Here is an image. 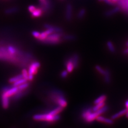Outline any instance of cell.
Returning <instances> with one entry per match:
<instances>
[{
    "mask_svg": "<svg viewBox=\"0 0 128 128\" xmlns=\"http://www.w3.org/2000/svg\"><path fill=\"white\" fill-rule=\"evenodd\" d=\"M33 119L37 121H43L49 123H54L59 121L61 119L60 114L51 115L48 113L37 114L33 116Z\"/></svg>",
    "mask_w": 128,
    "mask_h": 128,
    "instance_id": "6da1fadb",
    "label": "cell"
},
{
    "mask_svg": "<svg viewBox=\"0 0 128 128\" xmlns=\"http://www.w3.org/2000/svg\"><path fill=\"white\" fill-rule=\"evenodd\" d=\"M109 110V107L107 105H104V107L101 108L99 110L96 111V112H92L89 114L87 116V117L84 119V121L87 123H91L93 122L95 120H96V118L99 116L101 115Z\"/></svg>",
    "mask_w": 128,
    "mask_h": 128,
    "instance_id": "7a4b0ae2",
    "label": "cell"
},
{
    "mask_svg": "<svg viewBox=\"0 0 128 128\" xmlns=\"http://www.w3.org/2000/svg\"><path fill=\"white\" fill-rule=\"evenodd\" d=\"M40 66V62L37 61H34L29 66L28 73V81H32L34 79V76L37 74L38 72V69Z\"/></svg>",
    "mask_w": 128,
    "mask_h": 128,
    "instance_id": "3957f363",
    "label": "cell"
},
{
    "mask_svg": "<svg viewBox=\"0 0 128 128\" xmlns=\"http://www.w3.org/2000/svg\"><path fill=\"white\" fill-rule=\"evenodd\" d=\"M30 91V88L28 87L27 89L22 90V91H18L13 96L10 97H12V100L14 101H18V100L22 98L23 96H25L28 94Z\"/></svg>",
    "mask_w": 128,
    "mask_h": 128,
    "instance_id": "277c9868",
    "label": "cell"
},
{
    "mask_svg": "<svg viewBox=\"0 0 128 128\" xmlns=\"http://www.w3.org/2000/svg\"><path fill=\"white\" fill-rule=\"evenodd\" d=\"M64 65L65 67L66 68V70L68 71L69 73H70L73 72L74 69V68L73 63L72 56H69L68 58L65 60Z\"/></svg>",
    "mask_w": 128,
    "mask_h": 128,
    "instance_id": "5b68a950",
    "label": "cell"
},
{
    "mask_svg": "<svg viewBox=\"0 0 128 128\" xmlns=\"http://www.w3.org/2000/svg\"><path fill=\"white\" fill-rule=\"evenodd\" d=\"M96 120L100 122L104 123L108 125H113L114 124V120L111 118H106L102 115H99L96 118Z\"/></svg>",
    "mask_w": 128,
    "mask_h": 128,
    "instance_id": "8992f818",
    "label": "cell"
},
{
    "mask_svg": "<svg viewBox=\"0 0 128 128\" xmlns=\"http://www.w3.org/2000/svg\"><path fill=\"white\" fill-rule=\"evenodd\" d=\"M63 40V39L62 38H46L43 40L41 41V42L44 43L45 44H59L60 42H61Z\"/></svg>",
    "mask_w": 128,
    "mask_h": 128,
    "instance_id": "52a82bcc",
    "label": "cell"
},
{
    "mask_svg": "<svg viewBox=\"0 0 128 128\" xmlns=\"http://www.w3.org/2000/svg\"><path fill=\"white\" fill-rule=\"evenodd\" d=\"M72 18V6L71 4H68L66 6V18L68 21H71Z\"/></svg>",
    "mask_w": 128,
    "mask_h": 128,
    "instance_id": "ba28073f",
    "label": "cell"
},
{
    "mask_svg": "<svg viewBox=\"0 0 128 128\" xmlns=\"http://www.w3.org/2000/svg\"><path fill=\"white\" fill-rule=\"evenodd\" d=\"M2 104L4 109H7L9 108L10 104L9 97L6 96L4 94H2Z\"/></svg>",
    "mask_w": 128,
    "mask_h": 128,
    "instance_id": "9c48e42d",
    "label": "cell"
},
{
    "mask_svg": "<svg viewBox=\"0 0 128 128\" xmlns=\"http://www.w3.org/2000/svg\"><path fill=\"white\" fill-rule=\"evenodd\" d=\"M18 91V87L12 86L11 88H10L8 91L5 92H2V93L4 94L6 96L10 98V97L13 96L14 94H15Z\"/></svg>",
    "mask_w": 128,
    "mask_h": 128,
    "instance_id": "30bf717a",
    "label": "cell"
},
{
    "mask_svg": "<svg viewBox=\"0 0 128 128\" xmlns=\"http://www.w3.org/2000/svg\"><path fill=\"white\" fill-rule=\"evenodd\" d=\"M127 111V109H124L122 110H120V111L118 112L115 114H114L112 115L111 116V119H112L113 120L119 119L120 117L123 116L124 115H125Z\"/></svg>",
    "mask_w": 128,
    "mask_h": 128,
    "instance_id": "8fae6325",
    "label": "cell"
},
{
    "mask_svg": "<svg viewBox=\"0 0 128 128\" xmlns=\"http://www.w3.org/2000/svg\"><path fill=\"white\" fill-rule=\"evenodd\" d=\"M44 27L47 29H51L54 32H58V33H62L63 32V30L61 28L52 26L50 24H46L44 25Z\"/></svg>",
    "mask_w": 128,
    "mask_h": 128,
    "instance_id": "7c38bea8",
    "label": "cell"
},
{
    "mask_svg": "<svg viewBox=\"0 0 128 128\" xmlns=\"http://www.w3.org/2000/svg\"><path fill=\"white\" fill-rule=\"evenodd\" d=\"M105 72L104 76V79L105 83L107 84H109L111 82V74L110 71L108 69H105Z\"/></svg>",
    "mask_w": 128,
    "mask_h": 128,
    "instance_id": "4fadbf2b",
    "label": "cell"
},
{
    "mask_svg": "<svg viewBox=\"0 0 128 128\" xmlns=\"http://www.w3.org/2000/svg\"><path fill=\"white\" fill-rule=\"evenodd\" d=\"M64 108H63L61 106H58V107H56L54 109H52L50 111H49L48 113L49 114H50L51 115L60 114V113H61L64 110Z\"/></svg>",
    "mask_w": 128,
    "mask_h": 128,
    "instance_id": "5bb4252c",
    "label": "cell"
},
{
    "mask_svg": "<svg viewBox=\"0 0 128 128\" xmlns=\"http://www.w3.org/2000/svg\"><path fill=\"white\" fill-rule=\"evenodd\" d=\"M72 56L73 58V63L74 68H77L79 66V56L76 53H74Z\"/></svg>",
    "mask_w": 128,
    "mask_h": 128,
    "instance_id": "9a60e30c",
    "label": "cell"
},
{
    "mask_svg": "<svg viewBox=\"0 0 128 128\" xmlns=\"http://www.w3.org/2000/svg\"><path fill=\"white\" fill-rule=\"evenodd\" d=\"M120 10V8L119 6H117L114 9L111 10H108L107 12H106L104 14L105 16L106 17H110L113 15H114V14L119 12Z\"/></svg>",
    "mask_w": 128,
    "mask_h": 128,
    "instance_id": "2e32d148",
    "label": "cell"
},
{
    "mask_svg": "<svg viewBox=\"0 0 128 128\" xmlns=\"http://www.w3.org/2000/svg\"><path fill=\"white\" fill-rule=\"evenodd\" d=\"M43 12L41 8H36V10L32 13V16L34 18L40 17L42 15Z\"/></svg>",
    "mask_w": 128,
    "mask_h": 128,
    "instance_id": "e0dca14e",
    "label": "cell"
},
{
    "mask_svg": "<svg viewBox=\"0 0 128 128\" xmlns=\"http://www.w3.org/2000/svg\"><path fill=\"white\" fill-rule=\"evenodd\" d=\"M107 99V96L105 94H102L100 96L97 98L94 101V104H96L102 102H105Z\"/></svg>",
    "mask_w": 128,
    "mask_h": 128,
    "instance_id": "ac0fdd59",
    "label": "cell"
},
{
    "mask_svg": "<svg viewBox=\"0 0 128 128\" xmlns=\"http://www.w3.org/2000/svg\"><path fill=\"white\" fill-rule=\"evenodd\" d=\"M92 112V108H87L82 110L81 114V117L82 119H85L88 115Z\"/></svg>",
    "mask_w": 128,
    "mask_h": 128,
    "instance_id": "d6986e66",
    "label": "cell"
},
{
    "mask_svg": "<svg viewBox=\"0 0 128 128\" xmlns=\"http://www.w3.org/2000/svg\"><path fill=\"white\" fill-rule=\"evenodd\" d=\"M23 76L22 75V74H20L16 76H14V77L10 78L9 79V82L10 83H14V82L18 81V80L23 78Z\"/></svg>",
    "mask_w": 128,
    "mask_h": 128,
    "instance_id": "ffe728a7",
    "label": "cell"
},
{
    "mask_svg": "<svg viewBox=\"0 0 128 128\" xmlns=\"http://www.w3.org/2000/svg\"><path fill=\"white\" fill-rule=\"evenodd\" d=\"M63 40H74L76 39V36L74 35H65L64 34L62 38Z\"/></svg>",
    "mask_w": 128,
    "mask_h": 128,
    "instance_id": "44dd1931",
    "label": "cell"
},
{
    "mask_svg": "<svg viewBox=\"0 0 128 128\" xmlns=\"http://www.w3.org/2000/svg\"><path fill=\"white\" fill-rule=\"evenodd\" d=\"M105 105V102H101L98 104H95V105L92 107V109L93 112H96L98 110H99L100 109H101V108H102V107H104Z\"/></svg>",
    "mask_w": 128,
    "mask_h": 128,
    "instance_id": "7402d4cb",
    "label": "cell"
},
{
    "mask_svg": "<svg viewBox=\"0 0 128 128\" xmlns=\"http://www.w3.org/2000/svg\"><path fill=\"white\" fill-rule=\"evenodd\" d=\"M86 14V9H84V8L81 9L78 12V15H77L78 18L80 19V20L82 19L84 17Z\"/></svg>",
    "mask_w": 128,
    "mask_h": 128,
    "instance_id": "603a6c76",
    "label": "cell"
},
{
    "mask_svg": "<svg viewBox=\"0 0 128 128\" xmlns=\"http://www.w3.org/2000/svg\"><path fill=\"white\" fill-rule=\"evenodd\" d=\"M30 82H27L25 83H23L22 84H20V86H18V91H22V90H25V89H27L28 88L30 87Z\"/></svg>",
    "mask_w": 128,
    "mask_h": 128,
    "instance_id": "cb8c5ba5",
    "label": "cell"
},
{
    "mask_svg": "<svg viewBox=\"0 0 128 128\" xmlns=\"http://www.w3.org/2000/svg\"><path fill=\"white\" fill-rule=\"evenodd\" d=\"M107 46L110 52L114 53L115 52V49L111 41H108L107 42Z\"/></svg>",
    "mask_w": 128,
    "mask_h": 128,
    "instance_id": "d4e9b609",
    "label": "cell"
},
{
    "mask_svg": "<svg viewBox=\"0 0 128 128\" xmlns=\"http://www.w3.org/2000/svg\"><path fill=\"white\" fill-rule=\"evenodd\" d=\"M27 82H28V80L23 78H22V79L18 80V81H16V82L13 83L12 86H17L18 87V86H20V84H22L23 83Z\"/></svg>",
    "mask_w": 128,
    "mask_h": 128,
    "instance_id": "484cf974",
    "label": "cell"
},
{
    "mask_svg": "<svg viewBox=\"0 0 128 128\" xmlns=\"http://www.w3.org/2000/svg\"><path fill=\"white\" fill-rule=\"evenodd\" d=\"M7 50L8 52L12 55H15V54H16L17 53V49L13 46H9L7 48Z\"/></svg>",
    "mask_w": 128,
    "mask_h": 128,
    "instance_id": "4316f807",
    "label": "cell"
},
{
    "mask_svg": "<svg viewBox=\"0 0 128 128\" xmlns=\"http://www.w3.org/2000/svg\"><path fill=\"white\" fill-rule=\"evenodd\" d=\"M95 68L99 73L101 74L103 76H104L105 72V69L102 68L101 66L99 65H96L95 66Z\"/></svg>",
    "mask_w": 128,
    "mask_h": 128,
    "instance_id": "83f0119b",
    "label": "cell"
},
{
    "mask_svg": "<svg viewBox=\"0 0 128 128\" xmlns=\"http://www.w3.org/2000/svg\"><path fill=\"white\" fill-rule=\"evenodd\" d=\"M47 37H48V35H46V34L45 33V32H41V33L40 34V36L37 39L39 41H41L43 40H45Z\"/></svg>",
    "mask_w": 128,
    "mask_h": 128,
    "instance_id": "f1b7e54d",
    "label": "cell"
},
{
    "mask_svg": "<svg viewBox=\"0 0 128 128\" xmlns=\"http://www.w3.org/2000/svg\"><path fill=\"white\" fill-rule=\"evenodd\" d=\"M68 72L66 70H64L60 74V77L62 79H65L68 76Z\"/></svg>",
    "mask_w": 128,
    "mask_h": 128,
    "instance_id": "f546056e",
    "label": "cell"
},
{
    "mask_svg": "<svg viewBox=\"0 0 128 128\" xmlns=\"http://www.w3.org/2000/svg\"><path fill=\"white\" fill-rule=\"evenodd\" d=\"M22 75L23 76V78L26 79L28 81V71L26 69L24 68L22 70Z\"/></svg>",
    "mask_w": 128,
    "mask_h": 128,
    "instance_id": "4dcf8cb0",
    "label": "cell"
},
{
    "mask_svg": "<svg viewBox=\"0 0 128 128\" xmlns=\"http://www.w3.org/2000/svg\"><path fill=\"white\" fill-rule=\"evenodd\" d=\"M104 1L108 4L112 5V6H116V2L112 1V0H104Z\"/></svg>",
    "mask_w": 128,
    "mask_h": 128,
    "instance_id": "1f68e13d",
    "label": "cell"
},
{
    "mask_svg": "<svg viewBox=\"0 0 128 128\" xmlns=\"http://www.w3.org/2000/svg\"><path fill=\"white\" fill-rule=\"evenodd\" d=\"M36 9V7L34 5H30L28 7V10L31 14Z\"/></svg>",
    "mask_w": 128,
    "mask_h": 128,
    "instance_id": "d6a6232c",
    "label": "cell"
},
{
    "mask_svg": "<svg viewBox=\"0 0 128 128\" xmlns=\"http://www.w3.org/2000/svg\"><path fill=\"white\" fill-rule=\"evenodd\" d=\"M40 33L38 32H37V31H33L32 32V35H33V36L35 37L36 38H38L39 37L40 35Z\"/></svg>",
    "mask_w": 128,
    "mask_h": 128,
    "instance_id": "836d02e7",
    "label": "cell"
},
{
    "mask_svg": "<svg viewBox=\"0 0 128 128\" xmlns=\"http://www.w3.org/2000/svg\"><path fill=\"white\" fill-rule=\"evenodd\" d=\"M123 53L124 54H128V48L126 49V50H124V51H123Z\"/></svg>",
    "mask_w": 128,
    "mask_h": 128,
    "instance_id": "e575fe53",
    "label": "cell"
},
{
    "mask_svg": "<svg viewBox=\"0 0 128 128\" xmlns=\"http://www.w3.org/2000/svg\"><path fill=\"white\" fill-rule=\"evenodd\" d=\"M125 107L126 109H128V100L126 101L125 103Z\"/></svg>",
    "mask_w": 128,
    "mask_h": 128,
    "instance_id": "d590c367",
    "label": "cell"
},
{
    "mask_svg": "<svg viewBox=\"0 0 128 128\" xmlns=\"http://www.w3.org/2000/svg\"><path fill=\"white\" fill-rule=\"evenodd\" d=\"M125 116H126V117L128 118V109H127V112H126V114H125Z\"/></svg>",
    "mask_w": 128,
    "mask_h": 128,
    "instance_id": "8d00e7d4",
    "label": "cell"
},
{
    "mask_svg": "<svg viewBox=\"0 0 128 128\" xmlns=\"http://www.w3.org/2000/svg\"><path fill=\"white\" fill-rule=\"evenodd\" d=\"M112 0V1H114V2H116V1H117L118 0Z\"/></svg>",
    "mask_w": 128,
    "mask_h": 128,
    "instance_id": "74e56055",
    "label": "cell"
},
{
    "mask_svg": "<svg viewBox=\"0 0 128 128\" xmlns=\"http://www.w3.org/2000/svg\"><path fill=\"white\" fill-rule=\"evenodd\" d=\"M102 0H98V1H99V2H102Z\"/></svg>",
    "mask_w": 128,
    "mask_h": 128,
    "instance_id": "f35d334b",
    "label": "cell"
},
{
    "mask_svg": "<svg viewBox=\"0 0 128 128\" xmlns=\"http://www.w3.org/2000/svg\"><path fill=\"white\" fill-rule=\"evenodd\" d=\"M127 46H128V42H127Z\"/></svg>",
    "mask_w": 128,
    "mask_h": 128,
    "instance_id": "ab89813d",
    "label": "cell"
},
{
    "mask_svg": "<svg viewBox=\"0 0 128 128\" xmlns=\"http://www.w3.org/2000/svg\"><path fill=\"white\" fill-rule=\"evenodd\" d=\"M127 14H128V13H127Z\"/></svg>",
    "mask_w": 128,
    "mask_h": 128,
    "instance_id": "60d3db41",
    "label": "cell"
},
{
    "mask_svg": "<svg viewBox=\"0 0 128 128\" xmlns=\"http://www.w3.org/2000/svg\"></svg>",
    "mask_w": 128,
    "mask_h": 128,
    "instance_id": "b9f144b4",
    "label": "cell"
}]
</instances>
